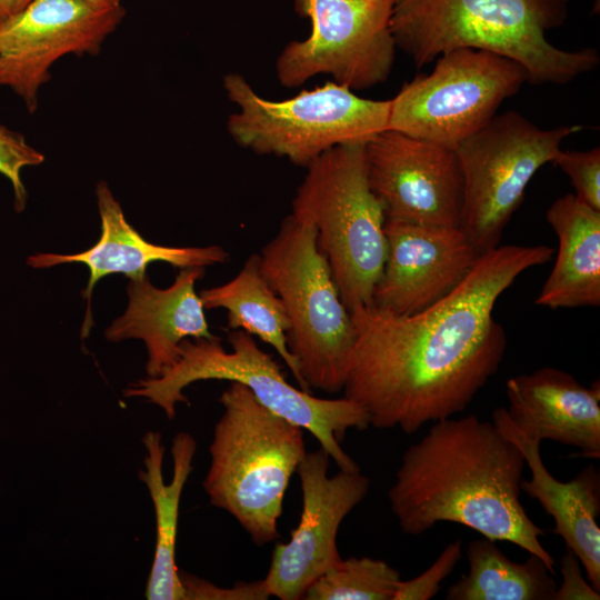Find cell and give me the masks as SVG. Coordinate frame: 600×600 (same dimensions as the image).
<instances>
[{
    "label": "cell",
    "instance_id": "6da1fadb",
    "mask_svg": "<svg viewBox=\"0 0 600 600\" xmlns=\"http://www.w3.org/2000/svg\"><path fill=\"white\" fill-rule=\"evenodd\" d=\"M553 253L546 244L498 246L478 258L454 290L417 313L353 309L344 397L366 410L370 426L407 434L462 412L507 349L494 304L522 272Z\"/></svg>",
    "mask_w": 600,
    "mask_h": 600
},
{
    "label": "cell",
    "instance_id": "7a4b0ae2",
    "mask_svg": "<svg viewBox=\"0 0 600 600\" xmlns=\"http://www.w3.org/2000/svg\"><path fill=\"white\" fill-rule=\"evenodd\" d=\"M526 461L493 422L476 414L432 422L402 456L388 491L401 530L420 536L439 522L469 527L539 557L554 574L544 532L520 502Z\"/></svg>",
    "mask_w": 600,
    "mask_h": 600
},
{
    "label": "cell",
    "instance_id": "3957f363",
    "mask_svg": "<svg viewBox=\"0 0 600 600\" xmlns=\"http://www.w3.org/2000/svg\"><path fill=\"white\" fill-rule=\"evenodd\" d=\"M570 0H394L391 32L417 68L440 54L473 48L520 63L531 84H566L597 68L593 48L566 50L548 40Z\"/></svg>",
    "mask_w": 600,
    "mask_h": 600
},
{
    "label": "cell",
    "instance_id": "277c9868",
    "mask_svg": "<svg viewBox=\"0 0 600 600\" xmlns=\"http://www.w3.org/2000/svg\"><path fill=\"white\" fill-rule=\"evenodd\" d=\"M219 402L223 412L214 424L202 486L213 507L263 546L280 537L284 494L307 453L303 429L270 411L239 382L231 381Z\"/></svg>",
    "mask_w": 600,
    "mask_h": 600
},
{
    "label": "cell",
    "instance_id": "5b68a950",
    "mask_svg": "<svg viewBox=\"0 0 600 600\" xmlns=\"http://www.w3.org/2000/svg\"><path fill=\"white\" fill-rule=\"evenodd\" d=\"M231 350L221 339H184L178 360L160 376L131 383L123 394L144 398L160 407L168 419L176 417L178 403H189L183 390L203 380H228L242 383L256 399L283 419L309 431L340 470L360 471L358 463L341 448L350 429L370 427L369 416L348 399H323L291 386L271 354L264 352L243 330L228 333Z\"/></svg>",
    "mask_w": 600,
    "mask_h": 600
},
{
    "label": "cell",
    "instance_id": "8992f818",
    "mask_svg": "<svg viewBox=\"0 0 600 600\" xmlns=\"http://www.w3.org/2000/svg\"><path fill=\"white\" fill-rule=\"evenodd\" d=\"M292 214L314 226L349 312L372 306L387 259V217L369 184L364 144L337 146L313 160L292 200Z\"/></svg>",
    "mask_w": 600,
    "mask_h": 600
},
{
    "label": "cell",
    "instance_id": "52a82bcc",
    "mask_svg": "<svg viewBox=\"0 0 600 600\" xmlns=\"http://www.w3.org/2000/svg\"><path fill=\"white\" fill-rule=\"evenodd\" d=\"M261 270L289 319L288 347L310 389L343 390L356 331L314 226L292 213L261 249Z\"/></svg>",
    "mask_w": 600,
    "mask_h": 600
},
{
    "label": "cell",
    "instance_id": "ba28073f",
    "mask_svg": "<svg viewBox=\"0 0 600 600\" xmlns=\"http://www.w3.org/2000/svg\"><path fill=\"white\" fill-rule=\"evenodd\" d=\"M223 88L238 107L227 121L232 139L300 167L337 146L366 144L388 129L390 100L361 98L334 81L280 101L262 98L238 73L224 76Z\"/></svg>",
    "mask_w": 600,
    "mask_h": 600
},
{
    "label": "cell",
    "instance_id": "9c48e42d",
    "mask_svg": "<svg viewBox=\"0 0 600 600\" xmlns=\"http://www.w3.org/2000/svg\"><path fill=\"white\" fill-rule=\"evenodd\" d=\"M581 126L541 129L517 111L494 116L457 149L463 177L459 229L479 256L497 248L536 172Z\"/></svg>",
    "mask_w": 600,
    "mask_h": 600
},
{
    "label": "cell",
    "instance_id": "30bf717a",
    "mask_svg": "<svg viewBox=\"0 0 600 600\" xmlns=\"http://www.w3.org/2000/svg\"><path fill=\"white\" fill-rule=\"evenodd\" d=\"M526 81L527 70L504 56L473 48L447 51L430 73L417 74L390 100L387 130L456 150Z\"/></svg>",
    "mask_w": 600,
    "mask_h": 600
},
{
    "label": "cell",
    "instance_id": "8fae6325",
    "mask_svg": "<svg viewBox=\"0 0 600 600\" xmlns=\"http://www.w3.org/2000/svg\"><path fill=\"white\" fill-rule=\"evenodd\" d=\"M394 0H296L294 9L311 22L304 40L290 41L276 62L281 86L297 88L328 74L351 90L383 83L392 69Z\"/></svg>",
    "mask_w": 600,
    "mask_h": 600
},
{
    "label": "cell",
    "instance_id": "7c38bea8",
    "mask_svg": "<svg viewBox=\"0 0 600 600\" xmlns=\"http://www.w3.org/2000/svg\"><path fill=\"white\" fill-rule=\"evenodd\" d=\"M124 13L122 6L84 0H32L0 27V87L12 90L33 113L53 63L67 54H97Z\"/></svg>",
    "mask_w": 600,
    "mask_h": 600
},
{
    "label": "cell",
    "instance_id": "4fadbf2b",
    "mask_svg": "<svg viewBox=\"0 0 600 600\" xmlns=\"http://www.w3.org/2000/svg\"><path fill=\"white\" fill-rule=\"evenodd\" d=\"M329 454L307 452L297 468L302 511L286 543L277 542L263 580L270 597L302 599L307 588L341 560L337 536L341 522L368 494L370 480L360 471L329 476Z\"/></svg>",
    "mask_w": 600,
    "mask_h": 600
},
{
    "label": "cell",
    "instance_id": "5bb4252c",
    "mask_svg": "<svg viewBox=\"0 0 600 600\" xmlns=\"http://www.w3.org/2000/svg\"><path fill=\"white\" fill-rule=\"evenodd\" d=\"M364 152L369 184L387 219L459 228L463 177L456 150L384 130Z\"/></svg>",
    "mask_w": 600,
    "mask_h": 600
},
{
    "label": "cell",
    "instance_id": "9a60e30c",
    "mask_svg": "<svg viewBox=\"0 0 600 600\" xmlns=\"http://www.w3.org/2000/svg\"><path fill=\"white\" fill-rule=\"evenodd\" d=\"M387 259L372 306L394 314L417 313L454 290L478 258L459 228L386 219Z\"/></svg>",
    "mask_w": 600,
    "mask_h": 600
},
{
    "label": "cell",
    "instance_id": "2e32d148",
    "mask_svg": "<svg viewBox=\"0 0 600 600\" xmlns=\"http://www.w3.org/2000/svg\"><path fill=\"white\" fill-rule=\"evenodd\" d=\"M96 194L101 219V234L96 244L74 254L37 253L27 259V264L36 269L71 262L83 263L89 268V281L83 290L87 311L81 329L82 339L89 334L93 323L91 296L101 278L113 273L130 279L143 278L148 266L154 261H164L183 269L204 268L229 260V253L220 246L167 247L151 243L126 220L120 203L104 181L97 184Z\"/></svg>",
    "mask_w": 600,
    "mask_h": 600
},
{
    "label": "cell",
    "instance_id": "e0dca14e",
    "mask_svg": "<svg viewBox=\"0 0 600 600\" xmlns=\"http://www.w3.org/2000/svg\"><path fill=\"white\" fill-rule=\"evenodd\" d=\"M507 412L526 436L552 440L600 457V384L582 386L572 374L551 367L510 378Z\"/></svg>",
    "mask_w": 600,
    "mask_h": 600
},
{
    "label": "cell",
    "instance_id": "ac0fdd59",
    "mask_svg": "<svg viewBox=\"0 0 600 600\" xmlns=\"http://www.w3.org/2000/svg\"><path fill=\"white\" fill-rule=\"evenodd\" d=\"M204 268H183L173 283L164 289L154 287L144 276L130 279L128 307L106 330V338L117 342L141 339L148 351V377L160 376L180 356L184 339H213L196 282Z\"/></svg>",
    "mask_w": 600,
    "mask_h": 600
},
{
    "label": "cell",
    "instance_id": "d6986e66",
    "mask_svg": "<svg viewBox=\"0 0 600 600\" xmlns=\"http://www.w3.org/2000/svg\"><path fill=\"white\" fill-rule=\"evenodd\" d=\"M494 426L522 452L530 479L521 480V490L536 499L553 518L552 533L560 536L574 553L596 590H600V477L589 464L570 481L562 482L546 468L541 441L522 433L511 421L506 408L492 413Z\"/></svg>",
    "mask_w": 600,
    "mask_h": 600
},
{
    "label": "cell",
    "instance_id": "ffe728a7",
    "mask_svg": "<svg viewBox=\"0 0 600 600\" xmlns=\"http://www.w3.org/2000/svg\"><path fill=\"white\" fill-rule=\"evenodd\" d=\"M546 218L558 238V253L536 304L550 309L598 307L600 211L568 193L551 203Z\"/></svg>",
    "mask_w": 600,
    "mask_h": 600
},
{
    "label": "cell",
    "instance_id": "44dd1931",
    "mask_svg": "<svg viewBox=\"0 0 600 600\" xmlns=\"http://www.w3.org/2000/svg\"><path fill=\"white\" fill-rule=\"evenodd\" d=\"M146 450L139 479L150 493L156 514V548L146 598L149 600H184L181 573L176 563V544L181 494L193 470L196 439L188 432H178L171 446L172 478L166 483L162 474L164 446L161 433L148 431L142 437Z\"/></svg>",
    "mask_w": 600,
    "mask_h": 600
},
{
    "label": "cell",
    "instance_id": "7402d4cb",
    "mask_svg": "<svg viewBox=\"0 0 600 600\" xmlns=\"http://www.w3.org/2000/svg\"><path fill=\"white\" fill-rule=\"evenodd\" d=\"M204 309L227 311L231 330H243L270 344L291 371L303 391H310L298 362L289 350V319L284 307L264 278L260 254H251L230 281L199 293Z\"/></svg>",
    "mask_w": 600,
    "mask_h": 600
},
{
    "label": "cell",
    "instance_id": "603a6c76",
    "mask_svg": "<svg viewBox=\"0 0 600 600\" xmlns=\"http://www.w3.org/2000/svg\"><path fill=\"white\" fill-rule=\"evenodd\" d=\"M494 542H469V571L450 586L447 600H553L556 581L539 557L514 562Z\"/></svg>",
    "mask_w": 600,
    "mask_h": 600
},
{
    "label": "cell",
    "instance_id": "cb8c5ba5",
    "mask_svg": "<svg viewBox=\"0 0 600 600\" xmlns=\"http://www.w3.org/2000/svg\"><path fill=\"white\" fill-rule=\"evenodd\" d=\"M400 573L386 561L350 557L337 562L306 590V600H393Z\"/></svg>",
    "mask_w": 600,
    "mask_h": 600
},
{
    "label": "cell",
    "instance_id": "d4e9b609",
    "mask_svg": "<svg viewBox=\"0 0 600 600\" xmlns=\"http://www.w3.org/2000/svg\"><path fill=\"white\" fill-rule=\"evenodd\" d=\"M44 161V156L28 143L26 138L0 122V173L11 183L14 208L22 211L27 202V190L21 172L27 167H36Z\"/></svg>",
    "mask_w": 600,
    "mask_h": 600
},
{
    "label": "cell",
    "instance_id": "484cf974",
    "mask_svg": "<svg viewBox=\"0 0 600 600\" xmlns=\"http://www.w3.org/2000/svg\"><path fill=\"white\" fill-rule=\"evenodd\" d=\"M570 179L574 196L600 211V148L588 151H560L552 161Z\"/></svg>",
    "mask_w": 600,
    "mask_h": 600
},
{
    "label": "cell",
    "instance_id": "4316f807",
    "mask_svg": "<svg viewBox=\"0 0 600 600\" xmlns=\"http://www.w3.org/2000/svg\"><path fill=\"white\" fill-rule=\"evenodd\" d=\"M462 556L461 541L450 542L436 561L418 577L400 580L393 600H429L441 588V582L454 570Z\"/></svg>",
    "mask_w": 600,
    "mask_h": 600
},
{
    "label": "cell",
    "instance_id": "83f0119b",
    "mask_svg": "<svg viewBox=\"0 0 600 600\" xmlns=\"http://www.w3.org/2000/svg\"><path fill=\"white\" fill-rule=\"evenodd\" d=\"M180 573L184 600H266L270 598L263 580L238 582L233 587L224 588L202 578Z\"/></svg>",
    "mask_w": 600,
    "mask_h": 600
},
{
    "label": "cell",
    "instance_id": "f1b7e54d",
    "mask_svg": "<svg viewBox=\"0 0 600 600\" xmlns=\"http://www.w3.org/2000/svg\"><path fill=\"white\" fill-rule=\"evenodd\" d=\"M561 573L563 581L561 587L556 589L553 600L600 599L599 591L583 579L579 559L569 549L561 559Z\"/></svg>",
    "mask_w": 600,
    "mask_h": 600
},
{
    "label": "cell",
    "instance_id": "f546056e",
    "mask_svg": "<svg viewBox=\"0 0 600 600\" xmlns=\"http://www.w3.org/2000/svg\"><path fill=\"white\" fill-rule=\"evenodd\" d=\"M32 0H0V27L19 14Z\"/></svg>",
    "mask_w": 600,
    "mask_h": 600
},
{
    "label": "cell",
    "instance_id": "4dcf8cb0",
    "mask_svg": "<svg viewBox=\"0 0 600 600\" xmlns=\"http://www.w3.org/2000/svg\"><path fill=\"white\" fill-rule=\"evenodd\" d=\"M93 6L103 7V8H113L121 4V0H84Z\"/></svg>",
    "mask_w": 600,
    "mask_h": 600
}]
</instances>
